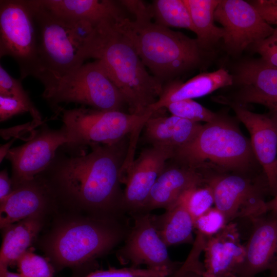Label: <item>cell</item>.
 I'll list each match as a JSON object with an SVG mask.
<instances>
[{"instance_id":"cell-17","label":"cell","mask_w":277,"mask_h":277,"mask_svg":"<svg viewBox=\"0 0 277 277\" xmlns=\"http://www.w3.org/2000/svg\"><path fill=\"white\" fill-rule=\"evenodd\" d=\"M209 175L202 170L174 163L166 164L151 188L140 213L166 209L186 190L207 184Z\"/></svg>"},{"instance_id":"cell-35","label":"cell","mask_w":277,"mask_h":277,"mask_svg":"<svg viewBox=\"0 0 277 277\" xmlns=\"http://www.w3.org/2000/svg\"><path fill=\"white\" fill-rule=\"evenodd\" d=\"M233 102L241 105L246 103L259 104L269 108L270 111L277 113V96L264 95L242 89L236 95Z\"/></svg>"},{"instance_id":"cell-41","label":"cell","mask_w":277,"mask_h":277,"mask_svg":"<svg viewBox=\"0 0 277 277\" xmlns=\"http://www.w3.org/2000/svg\"><path fill=\"white\" fill-rule=\"evenodd\" d=\"M265 211L266 213L277 215V194L269 201L266 202Z\"/></svg>"},{"instance_id":"cell-30","label":"cell","mask_w":277,"mask_h":277,"mask_svg":"<svg viewBox=\"0 0 277 277\" xmlns=\"http://www.w3.org/2000/svg\"><path fill=\"white\" fill-rule=\"evenodd\" d=\"M16 266L19 273L25 277H53L55 271L52 264L30 249L19 258Z\"/></svg>"},{"instance_id":"cell-33","label":"cell","mask_w":277,"mask_h":277,"mask_svg":"<svg viewBox=\"0 0 277 277\" xmlns=\"http://www.w3.org/2000/svg\"><path fill=\"white\" fill-rule=\"evenodd\" d=\"M169 274L165 271L149 268L128 267L107 270H96L81 277H168Z\"/></svg>"},{"instance_id":"cell-15","label":"cell","mask_w":277,"mask_h":277,"mask_svg":"<svg viewBox=\"0 0 277 277\" xmlns=\"http://www.w3.org/2000/svg\"><path fill=\"white\" fill-rule=\"evenodd\" d=\"M174 150L154 146L141 152L127 169L122 179L125 184L123 210L133 215L141 212L149 192L163 171L167 161L172 159Z\"/></svg>"},{"instance_id":"cell-10","label":"cell","mask_w":277,"mask_h":277,"mask_svg":"<svg viewBox=\"0 0 277 277\" xmlns=\"http://www.w3.org/2000/svg\"><path fill=\"white\" fill-rule=\"evenodd\" d=\"M207 184L213 190L214 207L227 224L238 218L250 220L266 214L265 196L271 192L264 173H214Z\"/></svg>"},{"instance_id":"cell-14","label":"cell","mask_w":277,"mask_h":277,"mask_svg":"<svg viewBox=\"0 0 277 277\" xmlns=\"http://www.w3.org/2000/svg\"><path fill=\"white\" fill-rule=\"evenodd\" d=\"M217 101L230 106L249 131L253 152L274 196L277 194V113H256L224 97Z\"/></svg>"},{"instance_id":"cell-21","label":"cell","mask_w":277,"mask_h":277,"mask_svg":"<svg viewBox=\"0 0 277 277\" xmlns=\"http://www.w3.org/2000/svg\"><path fill=\"white\" fill-rule=\"evenodd\" d=\"M53 14L72 20L94 25L104 19L125 17L119 1L111 0H37Z\"/></svg>"},{"instance_id":"cell-26","label":"cell","mask_w":277,"mask_h":277,"mask_svg":"<svg viewBox=\"0 0 277 277\" xmlns=\"http://www.w3.org/2000/svg\"><path fill=\"white\" fill-rule=\"evenodd\" d=\"M220 1L184 0L189 11L196 34V39L203 49L223 38L224 30L214 23V12Z\"/></svg>"},{"instance_id":"cell-43","label":"cell","mask_w":277,"mask_h":277,"mask_svg":"<svg viewBox=\"0 0 277 277\" xmlns=\"http://www.w3.org/2000/svg\"><path fill=\"white\" fill-rule=\"evenodd\" d=\"M14 140H12L11 142L7 143L4 145H3L1 147V162L4 157H6L8 151L10 150L9 148L13 143Z\"/></svg>"},{"instance_id":"cell-47","label":"cell","mask_w":277,"mask_h":277,"mask_svg":"<svg viewBox=\"0 0 277 277\" xmlns=\"http://www.w3.org/2000/svg\"><path fill=\"white\" fill-rule=\"evenodd\" d=\"M276 172H277V164H276Z\"/></svg>"},{"instance_id":"cell-18","label":"cell","mask_w":277,"mask_h":277,"mask_svg":"<svg viewBox=\"0 0 277 277\" xmlns=\"http://www.w3.org/2000/svg\"><path fill=\"white\" fill-rule=\"evenodd\" d=\"M204 273L211 277H229L243 262L245 246L241 242L237 224L231 222L206 241Z\"/></svg>"},{"instance_id":"cell-48","label":"cell","mask_w":277,"mask_h":277,"mask_svg":"<svg viewBox=\"0 0 277 277\" xmlns=\"http://www.w3.org/2000/svg\"><path fill=\"white\" fill-rule=\"evenodd\" d=\"M168 277H172V276H168Z\"/></svg>"},{"instance_id":"cell-19","label":"cell","mask_w":277,"mask_h":277,"mask_svg":"<svg viewBox=\"0 0 277 277\" xmlns=\"http://www.w3.org/2000/svg\"><path fill=\"white\" fill-rule=\"evenodd\" d=\"M12 189L9 195L0 200V226L3 229L41 213L50 200L55 197L39 174Z\"/></svg>"},{"instance_id":"cell-38","label":"cell","mask_w":277,"mask_h":277,"mask_svg":"<svg viewBox=\"0 0 277 277\" xmlns=\"http://www.w3.org/2000/svg\"><path fill=\"white\" fill-rule=\"evenodd\" d=\"M250 3L256 9L262 18L269 25L277 26V6L270 1H254Z\"/></svg>"},{"instance_id":"cell-42","label":"cell","mask_w":277,"mask_h":277,"mask_svg":"<svg viewBox=\"0 0 277 277\" xmlns=\"http://www.w3.org/2000/svg\"><path fill=\"white\" fill-rule=\"evenodd\" d=\"M269 270H270L269 277H277V253Z\"/></svg>"},{"instance_id":"cell-12","label":"cell","mask_w":277,"mask_h":277,"mask_svg":"<svg viewBox=\"0 0 277 277\" xmlns=\"http://www.w3.org/2000/svg\"><path fill=\"white\" fill-rule=\"evenodd\" d=\"M70 142L63 125L54 130L43 124L26 143L10 149L6 158L11 165L13 188L33 180L50 164L57 149Z\"/></svg>"},{"instance_id":"cell-46","label":"cell","mask_w":277,"mask_h":277,"mask_svg":"<svg viewBox=\"0 0 277 277\" xmlns=\"http://www.w3.org/2000/svg\"><path fill=\"white\" fill-rule=\"evenodd\" d=\"M229 277H236V276L234 274H231Z\"/></svg>"},{"instance_id":"cell-36","label":"cell","mask_w":277,"mask_h":277,"mask_svg":"<svg viewBox=\"0 0 277 277\" xmlns=\"http://www.w3.org/2000/svg\"><path fill=\"white\" fill-rule=\"evenodd\" d=\"M255 51L267 64L277 67V44L270 36L254 45Z\"/></svg>"},{"instance_id":"cell-39","label":"cell","mask_w":277,"mask_h":277,"mask_svg":"<svg viewBox=\"0 0 277 277\" xmlns=\"http://www.w3.org/2000/svg\"><path fill=\"white\" fill-rule=\"evenodd\" d=\"M11 179H9L7 169L0 172V200L9 195L12 191Z\"/></svg>"},{"instance_id":"cell-31","label":"cell","mask_w":277,"mask_h":277,"mask_svg":"<svg viewBox=\"0 0 277 277\" xmlns=\"http://www.w3.org/2000/svg\"><path fill=\"white\" fill-rule=\"evenodd\" d=\"M29 112L35 123L41 122L39 112L33 103L20 98L0 95V121L4 122L13 116Z\"/></svg>"},{"instance_id":"cell-23","label":"cell","mask_w":277,"mask_h":277,"mask_svg":"<svg viewBox=\"0 0 277 277\" xmlns=\"http://www.w3.org/2000/svg\"><path fill=\"white\" fill-rule=\"evenodd\" d=\"M42 227L41 213L11 224L5 228L0 252V272L16 265L27 251Z\"/></svg>"},{"instance_id":"cell-2","label":"cell","mask_w":277,"mask_h":277,"mask_svg":"<svg viewBox=\"0 0 277 277\" xmlns=\"http://www.w3.org/2000/svg\"><path fill=\"white\" fill-rule=\"evenodd\" d=\"M115 20L104 19L95 26L86 45V56L101 63L123 95L130 113L144 114L158 100L163 84L147 72Z\"/></svg>"},{"instance_id":"cell-20","label":"cell","mask_w":277,"mask_h":277,"mask_svg":"<svg viewBox=\"0 0 277 277\" xmlns=\"http://www.w3.org/2000/svg\"><path fill=\"white\" fill-rule=\"evenodd\" d=\"M233 83V76L224 68L200 73L184 83L169 82L163 86L158 100L149 106L148 111L155 113L169 103L202 97Z\"/></svg>"},{"instance_id":"cell-28","label":"cell","mask_w":277,"mask_h":277,"mask_svg":"<svg viewBox=\"0 0 277 277\" xmlns=\"http://www.w3.org/2000/svg\"><path fill=\"white\" fill-rule=\"evenodd\" d=\"M167 108L173 115L193 122H205L206 123L214 120L219 115L192 99L173 102L166 104Z\"/></svg>"},{"instance_id":"cell-25","label":"cell","mask_w":277,"mask_h":277,"mask_svg":"<svg viewBox=\"0 0 277 277\" xmlns=\"http://www.w3.org/2000/svg\"><path fill=\"white\" fill-rule=\"evenodd\" d=\"M233 81L243 89L262 94L277 96V67L263 60H249L239 64Z\"/></svg>"},{"instance_id":"cell-11","label":"cell","mask_w":277,"mask_h":277,"mask_svg":"<svg viewBox=\"0 0 277 277\" xmlns=\"http://www.w3.org/2000/svg\"><path fill=\"white\" fill-rule=\"evenodd\" d=\"M133 226L125 237V244L117 252L121 264H130L138 268L142 265L153 270L165 271L170 276L180 267V263L172 261L167 246L159 236L149 213H138Z\"/></svg>"},{"instance_id":"cell-22","label":"cell","mask_w":277,"mask_h":277,"mask_svg":"<svg viewBox=\"0 0 277 277\" xmlns=\"http://www.w3.org/2000/svg\"><path fill=\"white\" fill-rule=\"evenodd\" d=\"M153 115L143 127L145 138L154 146L174 150L192 141L203 126L173 115L157 117Z\"/></svg>"},{"instance_id":"cell-8","label":"cell","mask_w":277,"mask_h":277,"mask_svg":"<svg viewBox=\"0 0 277 277\" xmlns=\"http://www.w3.org/2000/svg\"><path fill=\"white\" fill-rule=\"evenodd\" d=\"M62 119L70 143L63 145L70 151L85 152L87 146L112 144L135 131L154 114L126 113L119 110L104 111L84 106L71 109L62 108Z\"/></svg>"},{"instance_id":"cell-29","label":"cell","mask_w":277,"mask_h":277,"mask_svg":"<svg viewBox=\"0 0 277 277\" xmlns=\"http://www.w3.org/2000/svg\"><path fill=\"white\" fill-rule=\"evenodd\" d=\"M179 198L185 203L193 220L214 204L213 190L208 184L189 189Z\"/></svg>"},{"instance_id":"cell-16","label":"cell","mask_w":277,"mask_h":277,"mask_svg":"<svg viewBox=\"0 0 277 277\" xmlns=\"http://www.w3.org/2000/svg\"><path fill=\"white\" fill-rule=\"evenodd\" d=\"M252 228L245 246L243 262L236 269V277H254L269 269L277 253V215L271 213L250 219Z\"/></svg>"},{"instance_id":"cell-1","label":"cell","mask_w":277,"mask_h":277,"mask_svg":"<svg viewBox=\"0 0 277 277\" xmlns=\"http://www.w3.org/2000/svg\"><path fill=\"white\" fill-rule=\"evenodd\" d=\"M91 147L86 154L60 147L39 174L55 196L99 213L123 211L121 184L128 151L125 138Z\"/></svg>"},{"instance_id":"cell-37","label":"cell","mask_w":277,"mask_h":277,"mask_svg":"<svg viewBox=\"0 0 277 277\" xmlns=\"http://www.w3.org/2000/svg\"><path fill=\"white\" fill-rule=\"evenodd\" d=\"M123 8H126L135 16V20L151 21L152 16L150 6H147L142 1H119Z\"/></svg>"},{"instance_id":"cell-34","label":"cell","mask_w":277,"mask_h":277,"mask_svg":"<svg viewBox=\"0 0 277 277\" xmlns=\"http://www.w3.org/2000/svg\"><path fill=\"white\" fill-rule=\"evenodd\" d=\"M21 81L13 77L0 65V95L14 97L32 103L28 93L24 90Z\"/></svg>"},{"instance_id":"cell-13","label":"cell","mask_w":277,"mask_h":277,"mask_svg":"<svg viewBox=\"0 0 277 277\" xmlns=\"http://www.w3.org/2000/svg\"><path fill=\"white\" fill-rule=\"evenodd\" d=\"M214 20L223 26L225 45L234 53L266 39L275 29L250 3L243 0L220 1L214 12Z\"/></svg>"},{"instance_id":"cell-24","label":"cell","mask_w":277,"mask_h":277,"mask_svg":"<svg viewBox=\"0 0 277 277\" xmlns=\"http://www.w3.org/2000/svg\"><path fill=\"white\" fill-rule=\"evenodd\" d=\"M165 212L152 215L155 228L167 247L193 242V220L185 203L180 198Z\"/></svg>"},{"instance_id":"cell-3","label":"cell","mask_w":277,"mask_h":277,"mask_svg":"<svg viewBox=\"0 0 277 277\" xmlns=\"http://www.w3.org/2000/svg\"><path fill=\"white\" fill-rule=\"evenodd\" d=\"M173 161L213 173L254 174L259 164L248 139L231 118L219 114L188 144L174 150Z\"/></svg>"},{"instance_id":"cell-40","label":"cell","mask_w":277,"mask_h":277,"mask_svg":"<svg viewBox=\"0 0 277 277\" xmlns=\"http://www.w3.org/2000/svg\"><path fill=\"white\" fill-rule=\"evenodd\" d=\"M204 272L196 271H180L177 270L170 276L172 277H211L205 275Z\"/></svg>"},{"instance_id":"cell-32","label":"cell","mask_w":277,"mask_h":277,"mask_svg":"<svg viewBox=\"0 0 277 277\" xmlns=\"http://www.w3.org/2000/svg\"><path fill=\"white\" fill-rule=\"evenodd\" d=\"M227 224L224 214L215 207L193 220L194 229L196 233L207 239L217 233Z\"/></svg>"},{"instance_id":"cell-6","label":"cell","mask_w":277,"mask_h":277,"mask_svg":"<svg viewBox=\"0 0 277 277\" xmlns=\"http://www.w3.org/2000/svg\"><path fill=\"white\" fill-rule=\"evenodd\" d=\"M128 231L106 217L72 221L53 232L47 242V253L55 270L69 267L87 275L95 268L94 260L125 238Z\"/></svg>"},{"instance_id":"cell-44","label":"cell","mask_w":277,"mask_h":277,"mask_svg":"<svg viewBox=\"0 0 277 277\" xmlns=\"http://www.w3.org/2000/svg\"><path fill=\"white\" fill-rule=\"evenodd\" d=\"M0 277H25L21 275L20 273L11 272L8 270L0 273Z\"/></svg>"},{"instance_id":"cell-4","label":"cell","mask_w":277,"mask_h":277,"mask_svg":"<svg viewBox=\"0 0 277 277\" xmlns=\"http://www.w3.org/2000/svg\"><path fill=\"white\" fill-rule=\"evenodd\" d=\"M115 22L145 67L162 83L202 62L203 49L196 38L151 21H132L124 17Z\"/></svg>"},{"instance_id":"cell-5","label":"cell","mask_w":277,"mask_h":277,"mask_svg":"<svg viewBox=\"0 0 277 277\" xmlns=\"http://www.w3.org/2000/svg\"><path fill=\"white\" fill-rule=\"evenodd\" d=\"M28 1L37 32L40 73L37 79L44 85L84 64L86 45L96 25L56 15L37 0Z\"/></svg>"},{"instance_id":"cell-45","label":"cell","mask_w":277,"mask_h":277,"mask_svg":"<svg viewBox=\"0 0 277 277\" xmlns=\"http://www.w3.org/2000/svg\"><path fill=\"white\" fill-rule=\"evenodd\" d=\"M270 36L277 44V28L274 29L273 33L270 35Z\"/></svg>"},{"instance_id":"cell-7","label":"cell","mask_w":277,"mask_h":277,"mask_svg":"<svg viewBox=\"0 0 277 277\" xmlns=\"http://www.w3.org/2000/svg\"><path fill=\"white\" fill-rule=\"evenodd\" d=\"M43 86L42 96L55 114L61 112L60 105L63 103H74L104 111H121L126 103L98 60L83 64Z\"/></svg>"},{"instance_id":"cell-27","label":"cell","mask_w":277,"mask_h":277,"mask_svg":"<svg viewBox=\"0 0 277 277\" xmlns=\"http://www.w3.org/2000/svg\"><path fill=\"white\" fill-rule=\"evenodd\" d=\"M149 6L155 24L168 28H185L194 32L189 11L184 0H156Z\"/></svg>"},{"instance_id":"cell-9","label":"cell","mask_w":277,"mask_h":277,"mask_svg":"<svg viewBox=\"0 0 277 277\" xmlns=\"http://www.w3.org/2000/svg\"><path fill=\"white\" fill-rule=\"evenodd\" d=\"M5 56L15 61L21 80L28 76L38 78L37 32L28 0L0 1V57Z\"/></svg>"}]
</instances>
